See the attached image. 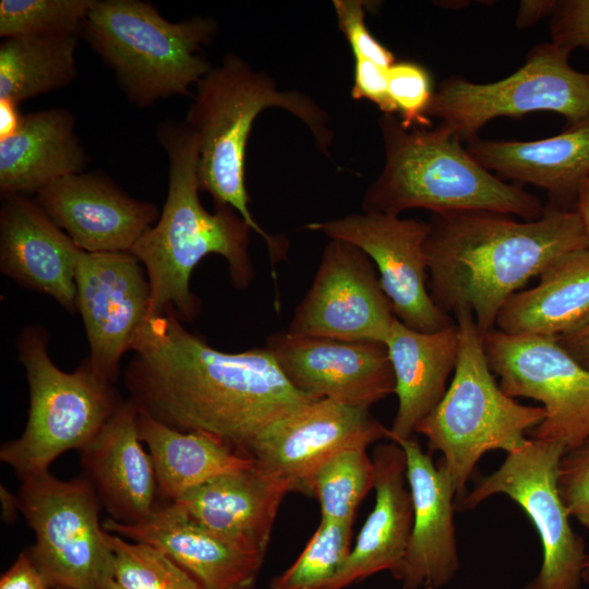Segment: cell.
I'll return each mask as SVG.
<instances>
[{
    "label": "cell",
    "instance_id": "1",
    "mask_svg": "<svg viewBox=\"0 0 589 589\" xmlns=\"http://www.w3.org/2000/svg\"><path fill=\"white\" fill-rule=\"evenodd\" d=\"M131 350L124 384L139 411L248 457L269 425L316 400L289 383L266 347L220 351L187 330L173 311L149 313Z\"/></svg>",
    "mask_w": 589,
    "mask_h": 589
},
{
    "label": "cell",
    "instance_id": "2",
    "mask_svg": "<svg viewBox=\"0 0 589 589\" xmlns=\"http://www.w3.org/2000/svg\"><path fill=\"white\" fill-rule=\"evenodd\" d=\"M425 240L429 292L454 315L468 309L482 336L506 301L561 256L589 248L577 209L545 208L537 220L488 212L432 214Z\"/></svg>",
    "mask_w": 589,
    "mask_h": 589
},
{
    "label": "cell",
    "instance_id": "3",
    "mask_svg": "<svg viewBox=\"0 0 589 589\" xmlns=\"http://www.w3.org/2000/svg\"><path fill=\"white\" fill-rule=\"evenodd\" d=\"M159 144L168 158V192L159 219L134 244L151 288L149 313L173 311L192 322L200 301L191 291L193 269L208 254L223 256L232 285L247 288L254 276L249 254L250 226L230 206L207 212L199 192L200 139L185 122L159 127Z\"/></svg>",
    "mask_w": 589,
    "mask_h": 589
},
{
    "label": "cell",
    "instance_id": "4",
    "mask_svg": "<svg viewBox=\"0 0 589 589\" xmlns=\"http://www.w3.org/2000/svg\"><path fill=\"white\" fill-rule=\"evenodd\" d=\"M268 107H279L300 119L318 151L330 157L334 133L326 111L302 92L279 89L267 73L233 52L197 82L184 122L200 139L201 191L209 193L215 205L232 207L263 238L275 276L274 266L286 257L288 241L271 236L253 218L244 181L248 139L254 120Z\"/></svg>",
    "mask_w": 589,
    "mask_h": 589
},
{
    "label": "cell",
    "instance_id": "5",
    "mask_svg": "<svg viewBox=\"0 0 589 589\" xmlns=\"http://www.w3.org/2000/svg\"><path fill=\"white\" fill-rule=\"evenodd\" d=\"M378 124L385 164L363 194L362 212H488L527 221L543 216L546 207L538 197L482 167L444 123L409 131L400 119L383 113Z\"/></svg>",
    "mask_w": 589,
    "mask_h": 589
},
{
    "label": "cell",
    "instance_id": "6",
    "mask_svg": "<svg viewBox=\"0 0 589 589\" xmlns=\"http://www.w3.org/2000/svg\"><path fill=\"white\" fill-rule=\"evenodd\" d=\"M81 31L129 101L143 108L190 94L213 68L203 48L218 23L201 15L171 22L140 0H95Z\"/></svg>",
    "mask_w": 589,
    "mask_h": 589
},
{
    "label": "cell",
    "instance_id": "7",
    "mask_svg": "<svg viewBox=\"0 0 589 589\" xmlns=\"http://www.w3.org/2000/svg\"><path fill=\"white\" fill-rule=\"evenodd\" d=\"M453 316L459 335L454 375L443 398L417 425L416 433L428 440L431 452L442 454V464L460 501L480 458L491 450L510 454L522 448L530 440L527 434L545 412L542 407L516 401L496 383L472 313L459 309Z\"/></svg>",
    "mask_w": 589,
    "mask_h": 589
},
{
    "label": "cell",
    "instance_id": "8",
    "mask_svg": "<svg viewBox=\"0 0 589 589\" xmlns=\"http://www.w3.org/2000/svg\"><path fill=\"white\" fill-rule=\"evenodd\" d=\"M48 341L38 325L24 327L16 340L29 389L28 418L22 435L1 445L0 459L21 479L48 471L70 449H83L123 402L88 359L71 373L60 370Z\"/></svg>",
    "mask_w": 589,
    "mask_h": 589
},
{
    "label": "cell",
    "instance_id": "9",
    "mask_svg": "<svg viewBox=\"0 0 589 589\" xmlns=\"http://www.w3.org/2000/svg\"><path fill=\"white\" fill-rule=\"evenodd\" d=\"M21 481L20 512L35 533L26 552L52 589H105L113 553L89 480L64 481L45 471Z\"/></svg>",
    "mask_w": 589,
    "mask_h": 589
},
{
    "label": "cell",
    "instance_id": "10",
    "mask_svg": "<svg viewBox=\"0 0 589 589\" xmlns=\"http://www.w3.org/2000/svg\"><path fill=\"white\" fill-rule=\"evenodd\" d=\"M569 55L551 41L532 48L525 64L501 81L446 79L434 92L426 117L438 118L467 142L485 123L504 116L553 111L570 124L585 121L589 119V73L573 69Z\"/></svg>",
    "mask_w": 589,
    "mask_h": 589
},
{
    "label": "cell",
    "instance_id": "11",
    "mask_svg": "<svg viewBox=\"0 0 589 589\" xmlns=\"http://www.w3.org/2000/svg\"><path fill=\"white\" fill-rule=\"evenodd\" d=\"M565 452L561 444L530 438L522 448L507 454L504 462L457 504L468 510L492 495L504 494L526 513L539 534L543 555L538 575L522 589H581L589 554L572 528L558 489Z\"/></svg>",
    "mask_w": 589,
    "mask_h": 589
},
{
    "label": "cell",
    "instance_id": "12",
    "mask_svg": "<svg viewBox=\"0 0 589 589\" xmlns=\"http://www.w3.org/2000/svg\"><path fill=\"white\" fill-rule=\"evenodd\" d=\"M488 363L510 397L542 404L544 419L531 438L561 444L566 450L589 436V369L556 338L514 336L498 329L483 335Z\"/></svg>",
    "mask_w": 589,
    "mask_h": 589
},
{
    "label": "cell",
    "instance_id": "13",
    "mask_svg": "<svg viewBox=\"0 0 589 589\" xmlns=\"http://www.w3.org/2000/svg\"><path fill=\"white\" fill-rule=\"evenodd\" d=\"M305 228L322 231L329 239L351 243L373 262L381 286L397 320L412 329L433 333L456 325L429 292L425 240L426 221L398 215L362 212Z\"/></svg>",
    "mask_w": 589,
    "mask_h": 589
},
{
    "label": "cell",
    "instance_id": "14",
    "mask_svg": "<svg viewBox=\"0 0 589 589\" xmlns=\"http://www.w3.org/2000/svg\"><path fill=\"white\" fill-rule=\"evenodd\" d=\"M395 318L371 259L351 243L330 239L286 332L385 344Z\"/></svg>",
    "mask_w": 589,
    "mask_h": 589
},
{
    "label": "cell",
    "instance_id": "15",
    "mask_svg": "<svg viewBox=\"0 0 589 589\" xmlns=\"http://www.w3.org/2000/svg\"><path fill=\"white\" fill-rule=\"evenodd\" d=\"M130 252L80 249L75 268L76 311L89 344L95 372L113 383L123 354L149 314L151 288L145 269Z\"/></svg>",
    "mask_w": 589,
    "mask_h": 589
},
{
    "label": "cell",
    "instance_id": "16",
    "mask_svg": "<svg viewBox=\"0 0 589 589\" xmlns=\"http://www.w3.org/2000/svg\"><path fill=\"white\" fill-rule=\"evenodd\" d=\"M289 383L315 399L366 408L395 393V377L384 344L293 336L266 339Z\"/></svg>",
    "mask_w": 589,
    "mask_h": 589
},
{
    "label": "cell",
    "instance_id": "17",
    "mask_svg": "<svg viewBox=\"0 0 589 589\" xmlns=\"http://www.w3.org/2000/svg\"><path fill=\"white\" fill-rule=\"evenodd\" d=\"M392 441L390 430L366 408L316 399L269 425L249 450L255 465L302 491L329 457L349 448Z\"/></svg>",
    "mask_w": 589,
    "mask_h": 589
},
{
    "label": "cell",
    "instance_id": "18",
    "mask_svg": "<svg viewBox=\"0 0 589 589\" xmlns=\"http://www.w3.org/2000/svg\"><path fill=\"white\" fill-rule=\"evenodd\" d=\"M34 201L86 252H130L159 216L155 204L128 195L100 172L61 178Z\"/></svg>",
    "mask_w": 589,
    "mask_h": 589
},
{
    "label": "cell",
    "instance_id": "19",
    "mask_svg": "<svg viewBox=\"0 0 589 589\" xmlns=\"http://www.w3.org/2000/svg\"><path fill=\"white\" fill-rule=\"evenodd\" d=\"M397 444L405 453L413 517L406 555L395 577L404 589L438 588L459 568L454 526L456 488L445 466H435L413 436Z\"/></svg>",
    "mask_w": 589,
    "mask_h": 589
},
{
    "label": "cell",
    "instance_id": "20",
    "mask_svg": "<svg viewBox=\"0 0 589 589\" xmlns=\"http://www.w3.org/2000/svg\"><path fill=\"white\" fill-rule=\"evenodd\" d=\"M0 269L21 286L76 311L75 268L80 249L34 200L2 196Z\"/></svg>",
    "mask_w": 589,
    "mask_h": 589
},
{
    "label": "cell",
    "instance_id": "21",
    "mask_svg": "<svg viewBox=\"0 0 589 589\" xmlns=\"http://www.w3.org/2000/svg\"><path fill=\"white\" fill-rule=\"evenodd\" d=\"M110 533L149 544L190 574L204 589H252L264 556L190 519L170 504L146 519L103 522Z\"/></svg>",
    "mask_w": 589,
    "mask_h": 589
},
{
    "label": "cell",
    "instance_id": "22",
    "mask_svg": "<svg viewBox=\"0 0 589 589\" xmlns=\"http://www.w3.org/2000/svg\"><path fill=\"white\" fill-rule=\"evenodd\" d=\"M142 443L139 409L129 398L81 449L85 477L110 518L118 522H140L157 508L156 473Z\"/></svg>",
    "mask_w": 589,
    "mask_h": 589
},
{
    "label": "cell",
    "instance_id": "23",
    "mask_svg": "<svg viewBox=\"0 0 589 589\" xmlns=\"http://www.w3.org/2000/svg\"><path fill=\"white\" fill-rule=\"evenodd\" d=\"M291 486L259 468L224 473L169 503L200 525L265 556L278 508Z\"/></svg>",
    "mask_w": 589,
    "mask_h": 589
},
{
    "label": "cell",
    "instance_id": "24",
    "mask_svg": "<svg viewBox=\"0 0 589 589\" xmlns=\"http://www.w3.org/2000/svg\"><path fill=\"white\" fill-rule=\"evenodd\" d=\"M373 462L374 507L340 572L324 589H342L383 570L395 576L405 558L413 513L404 449L394 441L378 444Z\"/></svg>",
    "mask_w": 589,
    "mask_h": 589
},
{
    "label": "cell",
    "instance_id": "25",
    "mask_svg": "<svg viewBox=\"0 0 589 589\" xmlns=\"http://www.w3.org/2000/svg\"><path fill=\"white\" fill-rule=\"evenodd\" d=\"M395 377L397 412L392 441L412 437L417 425L436 407L454 372L459 350L457 324L438 332H419L395 318L385 341Z\"/></svg>",
    "mask_w": 589,
    "mask_h": 589
},
{
    "label": "cell",
    "instance_id": "26",
    "mask_svg": "<svg viewBox=\"0 0 589 589\" xmlns=\"http://www.w3.org/2000/svg\"><path fill=\"white\" fill-rule=\"evenodd\" d=\"M88 159L68 109L24 115L19 130L0 140L1 195L36 194L61 178L83 172Z\"/></svg>",
    "mask_w": 589,
    "mask_h": 589
},
{
    "label": "cell",
    "instance_id": "27",
    "mask_svg": "<svg viewBox=\"0 0 589 589\" xmlns=\"http://www.w3.org/2000/svg\"><path fill=\"white\" fill-rule=\"evenodd\" d=\"M466 149L489 171L533 184L555 199H577L589 179V119L537 141H486L477 136Z\"/></svg>",
    "mask_w": 589,
    "mask_h": 589
},
{
    "label": "cell",
    "instance_id": "28",
    "mask_svg": "<svg viewBox=\"0 0 589 589\" xmlns=\"http://www.w3.org/2000/svg\"><path fill=\"white\" fill-rule=\"evenodd\" d=\"M589 320V248L572 251L539 275L538 284L513 294L495 328L514 336L558 338Z\"/></svg>",
    "mask_w": 589,
    "mask_h": 589
},
{
    "label": "cell",
    "instance_id": "29",
    "mask_svg": "<svg viewBox=\"0 0 589 589\" xmlns=\"http://www.w3.org/2000/svg\"><path fill=\"white\" fill-rule=\"evenodd\" d=\"M139 433L153 461L158 493L170 503L224 473L254 464L217 437L177 430L142 411Z\"/></svg>",
    "mask_w": 589,
    "mask_h": 589
},
{
    "label": "cell",
    "instance_id": "30",
    "mask_svg": "<svg viewBox=\"0 0 589 589\" xmlns=\"http://www.w3.org/2000/svg\"><path fill=\"white\" fill-rule=\"evenodd\" d=\"M77 46V34L4 38L0 45V99L20 105L74 82Z\"/></svg>",
    "mask_w": 589,
    "mask_h": 589
},
{
    "label": "cell",
    "instance_id": "31",
    "mask_svg": "<svg viewBox=\"0 0 589 589\" xmlns=\"http://www.w3.org/2000/svg\"><path fill=\"white\" fill-rule=\"evenodd\" d=\"M375 468L366 447L342 449L325 460L302 491L320 504L321 519L352 524L357 508L374 488Z\"/></svg>",
    "mask_w": 589,
    "mask_h": 589
},
{
    "label": "cell",
    "instance_id": "32",
    "mask_svg": "<svg viewBox=\"0 0 589 589\" xmlns=\"http://www.w3.org/2000/svg\"><path fill=\"white\" fill-rule=\"evenodd\" d=\"M349 522L322 520L305 548L284 573L275 577L272 589H324L340 572L350 551Z\"/></svg>",
    "mask_w": 589,
    "mask_h": 589
},
{
    "label": "cell",
    "instance_id": "33",
    "mask_svg": "<svg viewBox=\"0 0 589 589\" xmlns=\"http://www.w3.org/2000/svg\"><path fill=\"white\" fill-rule=\"evenodd\" d=\"M108 532V531H107ZM112 579L125 589H204L158 549L108 532Z\"/></svg>",
    "mask_w": 589,
    "mask_h": 589
},
{
    "label": "cell",
    "instance_id": "34",
    "mask_svg": "<svg viewBox=\"0 0 589 589\" xmlns=\"http://www.w3.org/2000/svg\"><path fill=\"white\" fill-rule=\"evenodd\" d=\"M95 0H1L0 36L77 34Z\"/></svg>",
    "mask_w": 589,
    "mask_h": 589
},
{
    "label": "cell",
    "instance_id": "35",
    "mask_svg": "<svg viewBox=\"0 0 589 589\" xmlns=\"http://www.w3.org/2000/svg\"><path fill=\"white\" fill-rule=\"evenodd\" d=\"M388 94L406 129L429 128L426 110L434 92L428 70L416 62H395L388 69Z\"/></svg>",
    "mask_w": 589,
    "mask_h": 589
},
{
    "label": "cell",
    "instance_id": "36",
    "mask_svg": "<svg viewBox=\"0 0 589 589\" xmlns=\"http://www.w3.org/2000/svg\"><path fill=\"white\" fill-rule=\"evenodd\" d=\"M333 7L338 27L348 40L354 59H365L386 69L395 63L394 53L365 25L364 1L334 0Z\"/></svg>",
    "mask_w": 589,
    "mask_h": 589
},
{
    "label": "cell",
    "instance_id": "37",
    "mask_svg": "<svg viewBox=\"0 0 589 589\" xmlns=\"http://www.w3.org/2000/svg\"><path fill=\"white\" fill-rule=\"evenodd\" d=\"M558 489L570 517L589 527V436L564 453Z\"/></svg>",
    "mask_w": 589,
    "mask_h": 589
},
{
    "label": "cell",
    "instance_id": "38",
    "mask_svg": "<svg viewBox=\"0 0 589 589\" xmlns=\"http://www.w3.org/2000/svg\"><path fill=\"white\" fill-rule=\"evenodd\" d=\"M550 31L551 41L570 52L589 49V0L557 1Z\"/></svg>",
    "mask_w": 589,
    "mask_h": 589
},
{
    "label": "cell",
    "instance_id": "39",
    "mask_svg": "<svg viewBox=\"0 0 589 589\" xmlns=\"http://www.w3.org/2000/svg\"><path fill=\"white\" fill-rule=\"evenodd\" d=\"M388 69L365 59H354L351 97L374 103L385 115L397 112L388 94Z\"/></svg>",
    "mask_w": 589,
    "mask_h": 589
},
{
    "label": "cell",
    "instance_id": "40",
    "mask_svg": "<svg viewBox=\"0 0 589 589\" xmlns=\"http://www.w3.org/2000/svg\"><path fill=\"white\" fill-rule=\"evenodd\" d=\"M0 589H52L27 552L21 553L1 576Z\"/></svg>",
    "mask_w": 589,
    "mask_h": 589
},
{
    "label": "cell",
    "instance_id": "41",
    "mask_svg": "<svg viewBox=\"0 0 589 589\" xmlns=\"http://www.w3.org/2000/svg\"><path fill=\"white\" fill-rule=\"evenodd\" d=\"M556 339L575 360L589 369V320L576 330Z\"/></svg>",
    "mask_w": 589,
    "mask_h": 589
},
{
    "label": "cell",
    "instance_id": "42",
    "mask_svg": "<svg viewBox=\"0 0 589 589\" xmlns=\"http://www.w3.org/2000/svg\"><path fill=\"white\" fill-rule=\"evenodd\" d=\"M556 0H524L520 2L517 16L516 26L519 28H526L534 25L537 22L552 15L556 8Z\"/></svg>",
    "mask_w": 589,
    "mask_h": 589
},
{
    "label": "cell",
    "instance_id": "43",
    "mask_svg": "<svg viewBox=\"0 0 589 589\" xmlns=\"http://www.w3.org/2000/svg\"><path fill=\"white\" fill-rule=\"evenodd\" d=\"M23 116L19 104L0 99V140L13 135L19 130Z\"/></svg>",
    "mask_w": 589,
    "mask_h": 589
},
{
    "label": "cell",
    "instance_id": "44",
    "mask_svg": "<svg viewBox=\"0 0 589 589\" xmlns=\"http://www.w3.org/2000/svg\"><path fill=\"white\" fill-rule=\"evenodd\" d=\"M2 514L7 521H11L20 512L19 496H13L5 488L1 486Z\"/></svg>",
    "mask_w": 589,
    "mask_h": 589
},
{
    "label": "cell",
    "instance_id": "45",
    "mask_svg": "<svg viewBox=\"0 0 589 589\" xmlns=\"http://www.w3.org/2000/svg\"><path fill=\"white\" fill-rule=\"evenodd\" d=\"M577 212L579 213L589 237V179L581 187L577 199Z\"/></svg>",
    "mask_w": 589,
    "mask_h": 589
},
{
    "label": "cell",
    "instance_id": "46",
    "mask_svg": "<svg viewBox=\"0 0 589 589\" xmlns=\"http://www.w3.org/2000/svg\"><path fill=\"white\" fill-rule=\"evenodd\" d=\"M582 580L589 584V555L585 564Z\"/></svg>",
    "mask_w": 589,
    "mask_h": 589
},
{
    "label": "cell",
    "instance_id": "47",
    "mask_svg": "<svg viewBox=\"0 0 589 589\" xmlns=\"http://www.w3.org/2000/svg\"><path fill=\"white\" fill-rule=\"evenodd\" d=\"M105 589H125L122 586H120L118 582H116L113 579H110L108 584L106 585Z\"/></svg>",
    "mask_w": 589,
    "mask_h": 589
},
{
    "label": "cell",
    "instance_id": "48",
    "mask_svg": "<svg viewBox=\"0 0 589 589\" xmlns=\"http://www.w3.org/2000/svg\"><path fill=\"white\" fill-rule=\"evenodd\" d=\"M55 589H62V588H55Z\"/></svg>",
    "mask_w": 589,
    "mask_h": 589
}]
</instances>
